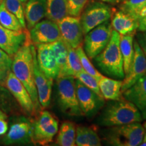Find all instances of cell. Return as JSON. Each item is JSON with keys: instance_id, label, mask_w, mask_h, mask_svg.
I'll return each mask as SVG.
<instances>
[{"instance_id": "cell-1", "label": "cell", "mask_w": 146, "mask_h": 146, "mask_svg": "<svg viewBox=\"0 0 146 146\" xmlns=\"http://www.w3.org/2000/svg\"><path fill=\"white\" fill-rule=\"evenodd\" d=\"M33 43L30 36L12 58L11 71L28 91L37 111L41 110L34 80Z\"/></svg>"}, {"instance_id": "cell-2", "label": "cell", "mask_w": 146, "mask_h": 146, "mask_svg": "<svg viewBox=\"0 0 146 146\" xmlns=\"http://www.w3.org/2000/svg\"><path fill=\"white\" fill-rule=\"evenodd\" d=\"M143 120L141 112L131 102L120 98L112 100L105 108L98 120V123L103 127H111Z\"/></svg>"}, {"instance_id": "cell-3", "label": "cell", "mask_w": 146, "mask_h": 146, "mask_svg": "<svg viewBox=\"0 0 146 146\" xmlns=\"http://www.w3.org/2000/svg\"><path fill=\"white\" fill-rule=\"evenodd\" d=\"M120 35L113 30L106 47L94 58V62L102 72L113 78H124L123 60L120 48Z\"/></svg>"}, {"instance_id": "cell-4", "label": "cell", "mask_w": 146, "mask_h": 146, "mask_svg": "<svg viewBox=\"0 0 146 146\" xmlns=\"http://www.w3.org/2000/svg\"><path fill=\"white\" fill-rule=\"evenodd\" d=\"M145 133L140 122L111 127L105 131L104 139L109 145L115 146H138L143 141Z\"/></svg>"}, {"instance_id": "cell-5", "label": "cell", "mask_w": 146, "mask_h": 146, "mask_svg": "<svg viewBox=\"0 0 146 146\" xmlns=\"http://www.w3.org/2000/svg\"><path fill=\"white\" fill-rule=\"evenodd\" d=\"M75 79L72 76L56 78L58 106L62 112L70 116H83L76 96Z\"/></svg>"}, {"instance_id": "cell-6", "label": "cell", "mask_w": 146, "mask_h": 146, "mask_svg": "<svg viewBox=\"0 0 146 146\" xmlns=\"http://www.w3.org/2000/svg\"><path fill=\"white\" fill-rule=\"evenodd\" d=\"M115 10L116 8L108 3L96 0L89 1L80 16L84 35L101 24L110 21Z\"/></svg>"}, {"instance_id": "cell-7", "label": "cell", "mask_w": 146, "mask_h": 146, "mask_svg": "<svg viewBox=\"0 0 146 146\" xmlns=\"http://www.w3.org/2000/svg\"><path fill=\"white\" fill-rule=\"evenodd\" d=\"M58 129L59 122L57 118L51 112L43 110L33 122L32 143L40 145L52 143Z\"/></svg>"}, {"instance_id": "cell-8", "label": "cell", "mask_w": 146, "mask_h": 146, "mask_svg": "<svg viewBox=\"0 0 146 146\" xmlns=\"http://www.w3.org/2000/svg\"><path fill=\"white\" fill-rule=\"evenodd\" d=\"M112 32L111 23L108 21L85 35L83 38V50L91 60H94L108 45L112 35Z\"/></svg>"}, {"instance_id": "cell-9", "label": "cell", "mask_w": 146, "mask_h": 146, "mask_svg": "<svg viewBox=\"0 0 146 146\" xmlns=\"http://www.w3.org/2000/svg\"><path fill=\"white\" fill-rule=\"evenodd\" d=\"M61 38L67 45L77 48L83 44L84 34L80 16H67L57 23Z\"/></svg>"}, {"instance_id": "cell-10", "label": "cell", "mask_w": 146, "mask_h": 146, "mask_svg": "<svg viewBox=\"0 0 146 146\" xmlns=\"http://www.w3.org/2000/svg\"><path fill=\"white\" fill-rule=\"evenodd\" d=\"M5 87L8 89L21 108L27 114L35 116L37 114V111L28 91L11 70L8 72Z\"/></svg>"}, {"instance_id": "cell-11", "label": "cell", "mask_w": 146, "mask_h": 146, "mask_svg": "<svg viewBox=\"0 0 146 146\" xmlns=\"http://www.w3.org/2000/svg\"><path fill=\"white\" fill-rule=\"evenodd\" d=\"M33 122L25 117L16 119L2 138L4 145H23L32 143Z\"/></svg>"}, {"instance_id": "cell-12", "label": "cell", "mask_w": 146, "mask_h": 146, "mask_svg": "<svg viewBox=\"0 0 146 146\" xmlns=\"http://www.w3.org/2000/svg\"><path fill=\"white\" fill-rule=\"evenodd\" d=\"M76 91L82 115L91 117L95 115L104 104V99L100 98L94 91L75 79Z\"/></svg>"}, {"instance_id": "cell-13", "label": "cell", "mask_w": 146, "mask_h": 146, "mask_svg": "<svg viewBox=\"0 0 146 146\" xmlns=\"http://www.w3.org/2000/svg\"><path fill=\"white\" fill-rule=\"evenodd\" d=\"M32 50L33 55L35 83L36 91H37L40 107H41V110H43L48 108L50 105L54 80L47 77L39 68L36 57L35 46L33 43L32 45Z\"/></svg>"}, {"instance_id": "cell-14", "label": "cell", "mask_w": 146, "mask_h": 146, "mask_svg": "<svg viewBox=\"0 0 146 146\" xmlns=\"http://www.w3.org/2000/svg\"><path fill=\"white\" fill-rule=\"evenodd\" d=\"M29 36L34 45L52 43L62 39L57 23L48 19L36 23L29 31Z\"/></svg>"}, {"instance_id": "cell-15", "label": "cell", "mask_w": 146, "mask_h": 146, "mask_svg": "<svg viewBox=\"0 0 146 146\" xmlns=\"http://www.w3.org/2000/svg\"><path fill=\"white\" fill-rule=\"evenodd\" d=\"M133 44L134 56L129 70L127 74H125L122 83V93L132 86L141 76L146 74V56L145 53L136 40L134 39Z\"/></svg>"}, {"instance_id": "cell-16", "label": "cell", "mask_w": 146, "mask_h": 146, "mask_svg": "<svg viewBox=\"0 0 146 146\" xmlns=\"http://www.w3.org/2000/svg\"><path fill=\"white\" fill-rule=\"evenodd\" d=\"M29 37L28 29L13 31L5 28L0 24V48L12 58Z\"/></svg>"}, {"instance_id": "cell-17", "label": "cell", "mask_w": 146, "mask_h": 146, "mask_svg": "<svg viewBox=\"0 0 146 146\" xmlns=\"http://www.w3.org/2000/svg\"><path fill=\"white\" fill-rule=\"evenodd\" d=\"M38 66L47 77L56 79L59 74V67L50 43L35 45Z\"/></svg>"}, {"instance_id": "cell-18", "label": "cell", "mask_w": 146, "mask_h": 146, "mask_svg": "<svg viewBox=\"0 0 146 146\" xmlns=\"http://www.w3.org/2000/svg\"><path fill=\"white\" fill-rule=\"evenodd\" d=\"M110 23L113 30L122 35L136 34L139 28L138 20L116 9L112 14Z\"/></svg>"}, {"instance_id": "cell-19", "label": "cell", "mask_w": 146, "mask_h": 146, "mask_svg": "<svg viewBox=\"0 0 146 146\" xmlns=\"http://www.w3.org/2000/svg\"><path fill=\"white\" fill-rule=\"evenodd\" d=\"M27 29L30 31L46 14V0H28L24 6Z\"/></svg>"}, {"instance_id": "cell-20", "label": "cell", "mask_w": 146, "mask_h": 146, "mask_svg": "<svg viewBox=\"0 0 146 146\" xmlns=\"http://www.w3.org/2000/svg\"><path fill=\"white\" fill-rule=\"evenodd\" d=\"M122 96L135 105L141 112L146 106V74L132 86L124 91Z\"/></svg>"}, {"instance_id": "cell-21", "label": "cell", "mask_w": 146, "mask_h": 146, "mask_svg": "<svg viewBox=\"0 0 146 146\" xmlns=\"http://www.w3.org/2000/svg\"><path fill=\"white\" fill-rule=\"evenodd\" d=\"M123 81L103 76L98 81L99 87L102 96L106 100H117L122 98Z\"/></svg>"}, {"instance_id": "cell-22", "label": "cell", "mask_w": 146, "mask_h": 146, "mask_svg": "<svg viewBox=\"0 0 146 146\" xmlns=\"http://www.w3.org/2000/svg\"><path fill=\"white\" fill-rule=\"evenodd\" d=\"M75 145L77 146H100L102 145L96 128L86 126L76 127Z\"/></svg>"}, {"instance_id": "cell-23", "label": "cell", "mask_w": 146, "mask_h": 146, "mask_svg": "<svg viewBox=\"0 0 146 146\" xmlns=\"http://www.w3.org/2000/svg\"><path fill=\"white\" fill-rule=\"evenodd\" d=\"M68 16V0H46L45 17L56 23Z\"/></svg>"}, {"instance_id": "cell-24", "label": "cell", "mask_w": 146, "mask_h": 146, "mask_svg": "<svg viewBox=\"0 0 146 146\" xmlns=\"http://www.w3.org/2000/svg\"><path fill=\"white\" fill-rule=\"evenodd\" d=\"M50 45L54 53L58 67H59V74H58V77L67 76V63H68V45L62 39L50 43Z\"/></svg>"}, {"instance_id": "cell-25", "label": "cell", "mask_w": 146, "mask_h": 146, "mask_svg": "<svg viewBox=\"0 0 146 146\" xmlns=\"http://www.w3.org/2000/svg\"><path fill=\"white\" fill-rule=\"evenodd\" d=\"M135 34L120 35V48L123 60V68L125 76L127 74L132 63L134 56V36Z\"/></svg>"}, {"instance_id": "cell-26", "label": "cell", "mask_w": 146, "mask_h": 146, "mask_svg": "<svg viewBox=\"0 0 146 146\" xmlns=\"http://www.w3.org/2000/svg\"><path fill=\"white\" fill-rule=\"evenodd\" d=\"M76 137V126L71 121L63 122L58 131L56 143L60 146H74Z\"/></svg>"}, {"instance_id": "cell-27", "label": "cell", "mask_w": 146, "mask_h": 146, "mask_svg": "<svg viewBox=\"0 0 146 146\" xmlns=\"http://www.w3.org/2000/svg\"><path fill=\"white\" fill-rule=\"evenodd\" d=\"M0 24L3 27L10 30L22 31L25 29L18 18L6 8L3 0H1L0 3Z\"/></svg>"}, {"instance_id": "cell-28", "label": "cell", "mask_w": 146, "mask_h": 146, "mask_svg": "<svg viewBox=\"0 0 146 146\" xmlns=\"http://www.w3.org/2000/svg\"><path fill=\"white\" fill-rule=\"evenodd\" d=\"M145 7L146 0H123L118 4V10L138 20L140 12Z\"/></svg>"}, {"instance_id": "cell-29", "label": "cell", "mask_w": 146, "mask_h": 146, "mask_svg": "<svg viewBox=\"0 0 146 146\" xmlns=\"http://www.w3.org/2000/svg\"><path fill=\"white\" fill-rule=\"evenodd\" d=\"M68 63H67V76H72L74 78L79 72H83L84 69L82 66L78 55L76 49L68 45Z\"/></svg>"}, {"instance_id": "cell-30", "label": "cell", "mask_w": 146, "mask_h": 146, "mask_svg": "<svg viewBox=\"0 0 146 146\" xmlns=\"http://www.w3.org/2000/svg\"><path fill=\"white\" fill-rule=\"evenodd\" d=\"M76 51L78 55V57H79L80 61H81V65L83 66L84 70L90 74V75L94 76L98 81H99L104 75H102L101 73L97 70L95 68L94 66L92 64L91 60L89 59L88 56H87V54H85L82 45L76 48Z\"/></svg>"}, {"instance_id": "cell-31", "label": "cell", "mask_w": 146, "mask_h": 146, "mask_svg": "<svg viewBox=\"0 0 146 146\" xmlns=\"http://www.w3.org/2000/svg\"><path fill=\"white\" fill-rule=\"evenodd\" d=\"M3 2L6 8L18 18L23 28L27 29L24 13V6L21 0H3Z\"/></svg>"}, {"instance_id": "cell-32", "label": "cell", "mask_w": 146, "mask_h": 146, "mask_svg": "<svg viewBox=\"0 0 146 146\" xmlns=\"http://www.w3.org/2000/svg\"><path fill=\"white\" fill-rule=\"evenodd\" d=\"M13 96L5 87L0 85V109L5 112H12L16 105Z\"/></svg>"}, {"instance_id": "cell-33", "label": "cell", "mask_w": 146, "mask_h": 146, "mask_svg": "<svg viewBox=\"0 0 146 146\" xmlns=\"http://www.w3.org/2000/svg\"><path fill=\"white\" fill-rule=\"evenodd\" d=\"M75 78L79 80L85 86L88 87L89 89H90L91 90L94 91L100 98H102V99H104V97L102 96L101 91H100L98 81L96 78H95L94 76L90 75L85 71H83V72L78 73L77 75L76 76Z\"/></svg>"}, {"instance_id": "cell-34", "label": "cell", "mask_w": 146, "mask_h": 146, "mask_svg": "<svg viewBox=\"0 0 146 146\" xmlns=\"http://www.w3.org/2000/svg\"><path fill=\"white\" fill-rule=\"evenodd\" d=\"M88 2L89 0H68V15L80 16Z\"/></svg>"}, {"instance_id": "cell-35", "label": "cell", "mask_w": 146, "mask_h": 146, "mask_svg": "<svg viewBox=\"0 0 146 146\" xmlns=\"http://www.w3.org/2000/svg\"><path fill=\"white\" fill-rule=\"evenodd\" d=\"M12 64V58L0 48V69L8 72L11 70Z\"/></svg>"}, {"instance_id": "cell-36", "label": "cell", "mask_w": 146, "mask_h": 146, "mask_svg": "<svg viewBox=\"0 0 146 146\" xmlns=\"http://www.w3.org/2000/svg\"><path fill=\"white\" fill-rule=\"evenodd\" d=\"M8 118L6 113L0 109V136L4 135L8 131Z\"/></svg>"}, {"instance_id": "cell-37", "label": "cell", "mask_w": 146, "mask_h": 146, "mask_svg": "<svg viewBox=\"0 0 146 146\" xmlns=\"http://www.w3.org/2000/svg\"><path fill=\"white\" fill-rule=\"evenodd\" d=\"M136 41L146 55V31L136 33Z\"/></svg>"}, {"instance_id": "cell-38", "label": "cell", "mask_w": 146, "mask_h": 146, "mask_svg": "<svg viewBox=\"0 0 146 146\" xmlns=\"http://www.w3.org/2000/svg\"><path fill=\"white\" fill-rule=\"evenodd\" d=\"M139 31H146V7L140 12L139 16Z\"/></svg>"}, {"instance_id": "cell-39", "label": "cell", "mask_w": 146, "mask_h": 146, "mask_svg": "<svg viewBox=\"0 0 146 146\" xmlns=\"http://www.w3.org/2000/svg\"><path fill=\"white\" fill-rule=\"evenodd\" d=\"M7 74H8V72H7V71L1 70V69H0V85H3V86L4 87L5 78H6Z\"/></svg>"}, {"instance_id": "cell-40", "label": "cell", "mask_w": 146, "mask_h": 146, "mask_svg": "<svg viewBox=\"0 0 146 146\" xmlns=\"http://www.w3.org/2000/svg\"><path fill=\"white\" fill-rule=\"evenodd\" d=\"M96 1H101V2H104V3H108L110 5H118L119 3L123 1V0H96Z\"/></svg>"}, {"instance_id": "cell-41", "label": "cell", "mask_w": 146, "mask_h": 146, "mask_svg": "<svg viewBox=\"0 0 146 146\" xmlns=\"http://www.w3.org/2000/svg\"><path fill=\"white\" fill-rule=\"evenodd\" d=\"M141 114L143 119L146 120V106L144 107V108L141 111Z\"/></svg>"}, {"instance_id": "cell-42", "label": "cell", "mask_w": 146, "mask_h": 146, "mask_svg": "<svg viewBox=\"0 0 146 146\" xmlns=\"http://www.w3.org/2000/svg\"><path fill=\"white\" fill-rule=\"evenodd\" d=\"M143 126L144 127V129H145V133H144V137H143V139H146V121L144 123Z\"/></svg>"}, {"instance_id": "cell-43", "label": "cell", "mask_w": 146, "mask_h": 146, "mask_svg": "<svg viewBox=\"0 0 146 146\" xmlns=\"http://www.w3.org/2000/svg\"><path fill=\"white\" fill-rule=\"evenodd\" d=\"M139 145H141V146H146V139H143V141H142V142H141V144H140Z\"/></svg>"}, {"instance_id": "cell-44", "label": "cell", "mask_w": 146, "mask_h": 146, "mask_svg": "<svg viewBox=\"0 0 146 146\" xmlns=\"http://www.w3.org/2000/svg\"><path fill=\"white\" fill-rule=\"evenodd\" d=\"M21 1H22V3H26L27 1H28V0H21Z\"/></svg>"}, {"instance_id": "cell-45", "label": "cell", "mask_w": 146, "mask_h": 146, "mask_svg": "<svg viewBox=\"0 0 146 146\" xmlns=\"http://www.w3.org/2000/svg\"><path fill=\"white\" fill-rule=\"evenodd\" d=\"M1 0H0V3H1Z\"/></svg>"}, {"instance_id": "cell-46", "label": "cell", "mask_w": 146, "mask_h": 146, "mask_svg": "<svg viewBox=\"0 0 146 146\" xmlns=\"http://www.w3.org/2000/svg\"><path fill=\"white\" fill-rule=\"evenodd\" d=\"M145 56H146V55H145Z\"/></svg>"}]
</instances>
